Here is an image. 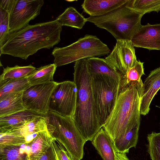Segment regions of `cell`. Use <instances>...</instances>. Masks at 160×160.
I'll return each instance as SVG.
<instances>
[{
	"mask_svg": "<svg viewBox=\"0 0 160 160\" xmlns=\"http://www.w3.org/2000/svg\"><path fill=\"white\" fill-rule=\"evenodd\" d=\"M62 26L56 20L29 25L11 33L0 48V55L5 54L26 60L42 49H50L61 41Z\"/></svg>",
	"mask_w": 160,
	"mask_h": 160,
	"instance_id": "1",
	"label": "cell"
},
{
	"mask_svg": "<svg viewBox=\"0 0 160 160\" xmlns=\"http://www.w3.org/2000/svg\"><path fill=\"white\" fill-rule=\"evenodd\" d=\"M87 58L75 62L73 82L76 87L75 109L72 118L82 136L91 141L101 128L94 105L91 78L87 65Z\"/></svg>",
	"mask_w": 160,
	"mask_h": 160,
	"instance_id": "2",
	"label": "cell"
},
{
	"mask_svg": "<svg viewBox=\"0 0 160 160\" xmlns=\"http://www.w3.org/2000/svg\"><path fill=\"white\" fill-rule=\"evenodd\" d=\"M140 94L135 85L119 89L114 107L102 127L112 142L140 124Z\"/></svg>",
	"mask_w": 160,
	"mask_h": 160,
	"instance_id": "3",
	"label": "cell"
},
{
	"mask_svg": "<svg viewBox=\"0 0 160 160\" xmlns=\"http://www.w3.org/2000/svg\"><path fill=\"white\" fill-rule=\"evenodd\" d=\"M126 3L104 15L89 16L87 21L106 30L116 40H131L141 26V19L144 14L130 8Z\"/></svg>",
	"mask_w": 160,
	"mask_h": 160,
	"instance_id": "4",
	"label": "cell"
},
{
	"mask_svg": "<svg viewBox=\"0 0 160 160\" xmlns=\"http://www.w3.org/2000/svg\"><path fill=\"white\" fill-rule=\"evenodd\" d=\"M47 130L60 142L70 155L77 160H81L84 153L83 147L87 142L82 136L72 117L62 116L49 111L43 115Z\"/></svg>",
	"mask_w": 160,
	"mask_h": 160,
	"instance_id": "5",
	"label": "cell"
},
{
	"mask_svg": "<svg viewBox=\"0 0 160 160\" xmlns=\"http://www.w3.org/2000/svg\"><path fill=\"white\" fill-rule=\"evenodd\" d=\"M110 50L97 37L86 34L72 44L63 47H55L52 52L53 63L57 67L80 59L108 54Z\"/></svg>",
	"mask_w": 160,
	"mask_h": 160,
	"instance_id": "6",
	"label": "cell"
},
{
	"mask_svg": "<svg viewBox=\"0 0 160 160\" xmlns=\"http://www.w3.org/2000/svg\"><path fill=\"white\" fill-rule=\"evenodd\" d=\"M91 76L96 114L99 125L102 128L117 100L120 81L105 75L92 74Z\"/></svg>",
	"mask_w": 160,
	"mask_h": 160,
	"instance_id": "7",
	"label": "cell"
},
{
	"mask_svg": "<svg viewBox=\"0 0 160 160\" xmlns=\"http://www.w3.org/2000/svg\"><path fill=\"white\" fill-rule=\"evenodd\" d=\"M76 93V85L73 81L57 83L50 98L49 111L72 118L75 109Z\"/></svg>",
	"mask_w": 160,
	"mask_h": 160,
	"instance_id": "8",
	"label": "cell"
},
{
	"mask_svg": "<svg viewBox=\"0 0 160 160\" xmlns=\"http://www.w3.org/2000/svg\"><path fill=\"white\" fill-rule=\"evenodd\" d=\"M57 82L54 81L30 85L23 92L22 99L26 109L43 115L49 111L50 98Z\"/></svg>",
	"mask_w": 160,
	"mask_h": 160,
	"instance_id": "9",
	"label": "cell"
},
{
	"mask_svg": "<svg viewBox=\"0 0 160 160\" xmlns=\"http://www.w3.org/2000/svg\"><path fill=\"white\" fill-rule=\"evenodd\" d=\"M44 3L43 0H18L9 14L10 33L17 32L29 25L30 21L40 14Z\"/></svg>",
	"mask_w": 160,
	"mask_h": 160,
	"instance_id": "10",
	"label": "cell"
},
{
	"mask_svg": "<svg viewBox=\"0 0 160 160\" xmlns=\"http://www.w3.org/2000/svg\"><path fill=\"white\" fill-rule=\"evenodd\" d=\"M111 53L105 60L121 76L138 62L134 46L129 39H118Z\"/></svg>",
	"mask_w": 160,
	"mask_h": 160,
	"instance_id": "11",
	"label": "cell"
},
{
	"mask_svg": "<svg viewBox=\"0 0 160 160\" xmlns=\"http://www.w3.org/2000/svg\"><path fill=\"white\" fill-rule=\"evenodd\" d=\"M131 40L134 47L160 50V24L142 25Z\"/></svg>",
	"mask_w": 160,
	"mask_h": 160,
	"instance_id": "12",
	"label": "cell"
},
{
	"mask_svg": "<svg viewBox=\"0 0 160 160\" xmlns=\"http://www.w3.org/2000/svg\"><path fill=\"white\" fill-rule=\"evenodd\" d=\"M160 89V67L151 71L143 83L140 94L141 114H147L154 96Z\"/></svg>",
	"mask_w": 160,
	"mask_h": 160,
	"instance_id": "13",
	"label": "cell"
},
{
	"mask_svg": "<svg viewBox=\"0 0 160 160\" xmlns=\"http://www.w3.org/2000/svg\"><path fill=\"white\" fill-rule=\"evenodd\" d=\"M128 0H85L81 6L90 16L106 14L126 4Z\"/></svg>",
	"mask_w": 160,
	"mask_h": 160,
	"instance_id": "14",
	"label": "cell"
},
{
	"mask_svg": "<svg viewBox=\"0 0 160 160\" xmlns=\"http://www.w3.org/2000/svg\"><path fill=\"white\" fill-rule=\"evenodd\" d=\"M39 115L40 114L34 111L25 109L8 116L0 117V133L21 129L32 118Z\"/></svg>",
	"mask_w": 160,
	"mask_h": 160,
	"instance_id": "15",
	"label": "cell"
},
{
	"mask_svg": "<svg viewBox=\"0 0 160 160\" xmlns=\"http://www.w3.org/2000/svg\"><path fill=\"white\" fill-rule=\"evenodd\" d=\"M91 141L103 160H116V152L112 140L102 128Z\"/></svg>",
	"mask_w": 160,
	"mask_h": 160,
	"instance_id": "16",
	"label": "cell"
},
{
	"mask_svg": "<svg viewBox=\"0 0 160 160\" xmlns=\"http://www.w3.org/2000/svg\"><path fill=\"white\" fill-rule=\"evenodd\" d=\"M22 92L10 93L0 96V117L26 109L23 103Z\"/></svg>",
	"mask_w": 160,
	"mask_h": 160,
	"instance_id": "17",
	"label": "cell"
},
{
	"mask_svg": "<svg viewBox=\"0 0 160 160\" xmlns=\"http://www.w3.org/2000/svg\"><path fill=\"white\" fill-rule=\"evenodd\" d=\"M55 139L47 130L38 133L33 140L28 143L31 151L30 158L32 160H38L51 147Z\"/></svg>",
	"mask_w": 160,
	"mask_h": 160,
	"instance_id": "18",
	"label": "cell"
},
{
	"mask_svg": "<svg viewBox=\"0 0 160 160\" xmlns=\"http://www.w3.org/2000/svg\"><path fill=\"white\" fill-rule=\"evenodd\" d=\"M143 64V62L138 61L134 66L121 77L120 89L134 85L137 88L140 96L143 84L141 77L144 74Z\"/></svg>",
	"mask_w": 160,
	"mask_h": 160,
	"instance_id": "19",
	"label": "cell"
},
{
	"mask_svg": "<svg viewBox=\"0 0 160 160\" xmlns=\"http://www.w3.org/2000/svg\"><path fill=\"white\" fill-rule=\"evenodd\" d=\"M87 62L90 75H105L120 81L121 75L106 62L105 59L98 57L88 58Z\"/></svg>",
	"mask_w": 160,
	"mask_h": 160,
	"instance_id": "20",
	"label": "cell"
},
{
	"mask_svg": "<svg viewBox=\"0 0 160 160\" xmlns=\"http://www.w3.org/2000/svg\"><path fill=\"white\" fill-rule=\"evenodd\" d=\"M62 26L82 29L87 21L85 18L73 7H69L56 19Z\"/></svg>",
	"mask_w": 160,
	"mask_h": 160,
	"instance_id": "21",
	"label": "cell"
},
{
	"mask_svg": "<svg viewBox=\"0 0 160 160\" xmlns=\"http://www.w3.org/2000/svg\"><path fill=\"white\" fill-rule=\"evenodd\" d=\"M140 124L127 132L122 137L113 142L115 151L117 152L127 153L129 149L135 148L138 139Z\"/></svg>",
	"mask_w": 160,
	"mask_h": 160,
	"instance_id": "22",
	"label": "cell"
},
{
	"mask_svg": "<svg viewBox=\"0 0 160 160\" xmlns=\"http://www.w3.org/2000/svg\"><path fill=\"white\" fill-rule=\"evenodd\" d=\"M57 67L50 64L36 68L26 77L30 85L54 81L53 77Z\"/></svg>",
	"mask_w": 160,
	"mask_h": 160,
	"instance_id": "23",
	"label": "cell"
},
{
	"mask_svg": "<svg viewBox=\"0 0 160 160\" xmlns=\"http://www.w3.org/2000/svg\"><path fill=\"white\" fill-rule=\"evenodd\" d=\"M36 69L31 64L24 66L17 65L13 67L7 66L3 68L0 76V83L11 79L26 77Z\"/></svg>",
	"mask_w": 160,
	"mask_h": 160,
	"instance_id": "24",
	"label": "cell"
},
{
	"mask_svg": "<svg viewBox=\"0 0 160 160\" xmlns=\"http://www.w3.org/2000/svg\"><path fill=\"white\" fill-rule=\"evenodd\" d=\"M30 86L26 77L4 82L0 83V96L23 92Z\"/></svg>",
	"mask_w": 160,
	"mask_h": 160,
	"instance_id": "25",
	"label": "cell"
},
{
	"mask_svg": "<svg viewBox=\"0 0 160 160\" xmlns=\"http://www.w3.org/2000/svg\"><path fill=\"white\" fill-rule=\"evenodd\" d=\"M126 5L143 14L152 11L158 12L160 11V0H128Z\"/></svg>",
	"mask_w": 160,
	"mask_h": 160,
	"instance_id": "26",
	"label": "cell"
},
{
	"mask_svg": "<svg viewBox=\"0 0 160 160\" xmlns=\"http://www.w3.org/2000/svg\"><path fill=\"white\" fill-rule=\"evenodd\" d=\"M20 129L0 133V149L10 146L20 147L26 143L25 137L21 133Z\"/></svg>",
	"mask_w": 160,
	"mask_h": 160,
	"instance_id": "27",
	"label": "cell"
},
{
	"mask_svg": "<svg viewBox=\"0 0 160 160\" xmlns=\"http://www.w3.org/2000/svg\"><path fill=\"white\" fill-rule=\"evenodd\" d=\"M47 130L45 118L40 115L34 117L24 125L21 128L20 132L25 137L31 134L38 133Z\"/></svg>",
	"mask_w": 160,
	"mask_h": 160,
	"instance_id": "28",
	"label": "cell"
},
{
	"mask_svg": "<svg viewBox=\"0 0 160 160\" xmlns=\"http://www.w3.org/2000/svg\"><path fill=\"white\" fill-rule=\"evenodd\" d=\"M27 156L20 146H10L0 149V160H26Z\"/></svg>",
	"mask_w": 160,
	"mask_h": 160,
	"instance_id": "29",
	"label": "cell"
},
{
	"mask_svg": "<svg viewBox=\"0 0 160 160\" xmlns=\"http://www.w3.org/2000/svg\"><path fill=\"white\" fill-rule=\"evenodd\" d=\"M148 152L152 160H160V132H152L147 136Z\"/></svg>",
	"mask_w": 160,
	"mask_h": 160,
	"instance_id": "30",
	"label": "cell"
},
{
	"mask_svg": "<svg viewBox=\"0 0 160 160\" xmlns=\"http://www.w3.org/2000/svg\"><path fill=\"white\" fill-rule=\"evenodd\" d=\"M9 22V14L0 8V48L7 41L11 33Z\"/></svg>",
	"mask_w": 160,
	"mask_h": 160,
	"instance_id": "31",
	"label": "cell"
},
{
	"mask_svg": "<svg viewBox=\"0 0 160 160\" xmlns=\"http://www.w3.org/2000/svg\"><path fill=\"white\" fill-rule=\"evenodd\" d=\"M57 160H77L72 157L65 149L63 145L55 139L52 141Z\"/></svg>",
	"mask_w": 160,
	"mask_h": 160,
	"instance_id": "32",
	"label": "cell"
},
{
	"mask_svg": "<svg viewBox=\"0 0 160 160\" xmlns=\"http://www.w3.org/2000/svg\"><path fill=\"white\" fill-rule=\"evenodd\" d=\"M18 0H0V8L10 14L14 8Z\"/></svg>",
	"mask_w": 160,
	"mask_h": 160,
	"instance_id": "33",
	"label": "cell"
},
{
	"mask_svg": "<svg viewBox=\"0 0 160 160\" xmlns=\"http://www.w3.org/2000/svg\"><path fill=\"white\" fill-rule=\"evenodd\" d=\"M38 160H57L56 153L52 145L47 152Z\"/></svg>",
	"mask_w": 160,
	"mask_h": 160,
	"instance_id": "34",
	"label": "cell"
},
{
	"mask_svg": "<svg viewBox=\"0 0 160 160\" xmlns=\"http://www.w3.org/2000/svg\"><path fill=\"white\" fill-rule=\"evenodd\" d=\"M116 160H125L126 154L125 153L116 152Z\"/></svg>",
	"mask_w": 160,
	"mask_h": 160,
	"instance_id": "35",
	"label": "cell"
},
{
	"mask_svg": "<svg viewBox=\"0 0 160 160\" xmlns=\"http://www.w3.org/2000/svg\"><path fill=\"white\" fill-rule=\"evenodd\" d=\"M26 160H31L29 156L27 155V159H26Z\"/></svg>",
	"mask_w": 160,
	"mask_h": 160,
	"instance_id": "36",
	"label": "cell"
},
{
	"mask_svg": "<svg viewBox=\"0 0 160 160\" xmlns=\"http://www.w3.org/2000/svg\"><path fill=\"white\" fill-rule=\"evenodd\" d=\"M125 160H130L128 158V157H127V156H126V157H125Z\"/></svg>",
	"mask_w": 160,
	"mask_h": 160,
	"instance_id": "37",
	"label": "cell"
}]
</instances>
